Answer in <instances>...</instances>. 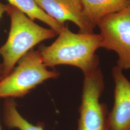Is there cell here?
<instances>
[{"mask_svg":"<svg viewBox=\"0 0 130 130\" xmlns=\"http://www.w3.org/2000/svg\"><path fill=\"white\" fill-rule=\"evenodd\" d=\"M101 40L99 34L75 33L65 26L55 42L48 46H40L38 51L46 67L70 65L78 68L85 75L99 68L95 52L101 48Z\"/></svg>","mask_w":130,"mask_h":130,"instance_id":"6da1fadb","label":"cell"},{"mask_svg":"<svg viewBox=\"0 0 130 130\" xmlns=\"http://www.w3.org/2000/svg\"><path fill=\"white\" fill-rule=\"evenodd\" d=\"M11 20L8 39L0 47L3 78L9 74L19 60L40 42L51 39L56 34L51 28L35 23L22 12L8 4L6 11Z\"/></svg>","mask_w":130,"mask_h":130,"instance_id":"7a4b0ae2","label":"cell"},{"mask_svg":"<svg viewBox=\"0 0 130 130\" xmlns=\"http://www.w3.org/2000/svg\"><path fill=\"white\" fill-rule=\"evenodd\" d=\"M9 74L0 81L1 98H23L47 79L57 78L59 73L49 70L38 50L32 49L18 62Z\"/></svg>","mask_w":130,"mask_h":130,"instance_id":"3957f363","label":"cell"},{"mask_svg":"<svg viewBox=\"0 0 130 130\" xmlns=\"http://www.w3.org/2000/svg\"><path fill=\"white\" fill-rule=\"evenodd\" d=\"M84 76L77 130H110L107 105L100 102L105 89L102 70L99 67Z\"/></svg>","mask_w":130,"mask_h":130,"instance_id":"277c9868","label":"cell"},{"mask_svg":"<svg viewBox=\"0 0 130 130\" xmlns=\"http://www.w3.org/2000/svg\"><path fill=\"white\" fill-rule=\"evenodd\" d=\"M101 36V48L116 53L117 66L130 70V4L120 11L108 15L97 25Z\"/></svg>","mask_w":130,"mask_h":130,"instance_id":"5b68a950","label":"cell"},{"mask_svg":"<svg viewBox=\"0 0 130 130\" xmlns=\"http://www.w3.org/2000/svg\"><path fill=\"white\" fill-rule=\"evenodd\" d=\"M115 84L114 102L108 113L110 130H130V82L117 66L111 70Z\"/></svg>","mask_w":130,"mask_h":130,"instance_id":"8992f818","label":"cell"},{"mask_svg":"<svg viewBox=\"0 0 130 130\" xmlns=\"http://www.w3.org/2000/svg\"><path fill=\"white\" fill-rule=\"evenodd\" d=\"M48 15L59 23L70 21L79 28V32L93 33L94 28L84 13L81 0H35Z\"/></svg>","mask_w":130,"mask_h":130,"instance_id":"52a82bcc","label":"cell"},{"mask_svg":"<svg viewBox=\"0 0 130 130\" xmlns=\"http://www.w3.org/2000/svg\"><path fill=\"white\" fill-rule=\"evenodd\" d=\"M81 1L84 14L94 28L104 18L120 11L130 4V0Z\"/></svg>","mask_w":130,"mask_h":130,"instance_id":"ba28073f","label":"cell"},{"mask_svg":"<svg viewBox=\"0 0 130 130\" xmlns=\"http://www.w3.org/2000/svg\"><path fill=\"white\" fill-rule=\"evenodd\" d=\"M10 5L14 6L25 14L33 21L40 20L49 26L56 34H58L65 27L52 18L41 8L35 0H7Z\"/></svg>","mask_w":130,"mask_h":130,"instance_id":"9c48e42d","label":"cell"},{"mask_svg":"<svg viewBox=\"0 0 130 130\" xmlns=\"http://www.w3.org/2000/svg\"><path fill=\"white\" fill-rule=\"evenodd\" d=\"M3 121L10 129L17 128L19 130H44L42 124L34 125L28 122L19 113L17 103L13 98H5L4 103Z\"/></svg>","mask_w":130,"mask_h":130,"instance_id":"30bf717a","label":"cell"},{"mask_svg":"<svg viewBox=\"0 0 130 130\" xmlns=\"http://www.w3.org/2000/svg\"><path fill=\"white\" fill-rule=\"evenodd\" d=\"M8 7V5H5L1 2L0 1V19L2 17L3 14L6 12ZM2 65L0 63V75H2Z\"/></svg>","mask_w":130,"mask_h":130,"instance_id":"8fae6325","label":"cell"},{"mask_svg":"<svg viewBox=\"0 0 130 130\" xmlns=\"http://www.w3.org/2000/svg\"><path fill=\"white\" fill-rule=\"evenodd\" d=\"M3 77L2 76V75H0V81H1V80L2 79H3Z\"/></svg>","mask_w":130,"mask_h":130,"instance_id":"7c38bea8","label":"cell"},{"mask_svg":"<svg viewBox=\"0 0 130 130\" xmlns=\"http://www.w3.org/2000/svg\"><path fill=\"white\" fill-rule=\"evenodd\" d=\"M0 130H2V129H1V125H0Z\"/></svg>","mask_w":130,"mask_h":130,"instance_id":"4fadbf2b","label":"cell"}]
</instances>
